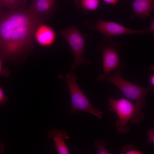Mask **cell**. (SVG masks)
Listing matches in <instances>:
<instances>
[{"mask_svg":"<svg viewBox=\"0 0 154 154\" xmlns=\"http://www.w3.org/2000/svg\"><path fill=\"white\" fill-rule=\"evenodd\" d=\"M122 70L120 68L115 70L112 74L110 76L99 74L97 80L109 82L114 85L127 98L135 101V104L140 109L146 107V96L150 91L154 89V86L143 87L126 80L121 75Z\"/></svg>","mask_w":154,"mask_h":154,"instance_id":"3957f363","label":"cell"},{"mask_svg":"<svg viewBox=\"0 0 154 154\" xmlns=\"http://www.w3.org/2000/svg\"><path fill=\"white\" fill-rule=\"evenodd\" d=\"M60 33L64 38L71 48L74 57V62L70 68L74 70L79 66L85 64H90V60L86 59L84 52L86 43L85 37L74 26L62 30Z\"/></svg>","mask_w":154,"mask_h":154,"instance_id":"8992f818","label":"cell"},{"mask_svg":"<svg viewBox=\"0 0 154 154\" xmlns=\"http://www.w3.org/2000/svg\"><path fill=\"white\" fill-rule=\"evenodd\" d=\"M107 142L105 140L98 139L95 140L94 143L95 146L97 148L98 153L99 154H109V152L105 147Z\"/></svg>","mask_w":154,"mask_h":154,"instance_id":"5bb4252c","label":"cell"},{"mask_svg":"<svg viewBox=\"0 0 154 154\" xmlns=\"http://www.w3.org/2000/svg\"><path fill=\"white\" fill-rule=\"evenodd\" d=\"M27 0H23L22 3H25Z\"/></svg>","mask_w":154,"mask_h":154,"instance_id":"cb8c5ba5","label":"cell"},{"mask_svg":"<svg viewBox=\"0 0 154 154\" xmlns=\"http://www.w3.org/2000/svg\"><path fill=\"white\" fill-rule=\"evenodd\" d=\"M147 141L148 143H154V129L152 128L147 132Z\"/></svg>","mask_w":154,"mask_h":154,"instance_id":"ac0fdd59","label":"cell"},{"mask_svg":"<svg viewBox=\"0 0 154 154\" xmlns=\"http://www.w3.org/2000/svg\"><path fill=\"white\" fill-rule=\"evenodd\" d=\"M104 2L115 6L119 0H102Z\"/></svg>","mask_w":154,"mask_h":154,"instance_id":"d6986e66","label":"cell"},{"mask_svg":"<svg viewBox=\"0 0 154 154\" xmlns=\"http://www.w3.org/2000/svg\"><path fill=\"white\" fill-rule=\"evenodd\" d=\"M56 4V0H33L29 8L35 13L48 18L54 12Z\"/></svg>","mask_w":154,"mask_h":154,"instance_id":"9c48e42d","label":"cell"},{"mask_svg":"<svg viewBox=\"0 0 154 154\" xmlns=\"http://www.w3.org/2000/svg\"><path fill=\"white\" fill-rule=\"evenodd\" d=\"M121 43L114 42L110 37H106L100 43L98 48L103 56L102 67L104 75H106L116 68L122 69L126 64L120 58Z\"/></svg>","mask_w":154,"mask_h":154,"instance_id":"5b68a950","label":"cell"},{"mask_svg":"<svg viewBox=\"0 0 154 154\" xmlns=\"http://www.w3.org/2000/svg\"><path fill=\"white\" fill-rule=\"evenodd\" d=\"M121 154H141V151L137 150L133 144H129L125 146L121 151Z\"/></svg>","mask_w":154,"mask_h":154,"instance_id":"9a60e30c","label":"cell"},{"mask_svg":"<svg viewBox=\"0 0 154 154\" xmlns=\"http://www.w3.org/2000/svg\"><path fill=\"white\" fill-rule=\"evenodd\" d=\"M148 28H149L150 31L151 33V34L152 35H153L154 34V19L153 20L151 25Z\"/></svg>","mask_w":154,"mask_h":154,"instance_id":"ffe728a7","label":"cell"},{"mask_svg":"<svg viewBox=\"0 0 154 154\" xmlns=\"http://www.w3.org/2000/svg\"><path fill=\"white\" fill-rule=\"evenodd\" d=\"M3 60L0 56V75L5 77H9L11 74L10 70L8 68H3L2 66Z\"/></svg>","mask_w":154,"mask_h":154,"instance_id":"2e32d148","label":"cell"},{"mask_svg":"<svg viewBox=\"0 0 154 154\" xmlns=\"http://www.w3.org/2000/svg\"><path fill=\"white\" fill-rule=\"evenodd\" d=\"M76 6L87 11H95L98 7L99 0H75Z\"/></svg>","mask_w":154,"mask_h":154,"instance_id":"7c38bea8","label":"cell"},{"mask_svg":"<svg viewBox=\"0 0 154 154\" xmlns=\"http://www.w3.org/2000/svg\"><path fill=\"white\" fill-rule=\"evenodd\" d=\"M135 17L145 19L153 11L154 0H135L131 4Z\"/></svg>","mask_w":154,"mask_h":154,"instance_id":"8fae6325","label":"cell"},{"mask_svg":"<svg viewBox=\"0 0 154 154\" xmlns=\"http://www.w3.org/2000/svg\"><path fill=\"white\" fill-rule=\"evenodd\" d=\"M5 148L4 144L0 143V154L2 153L4 151Z\"/></svg>","mask_w":154,"mask_h":154,"instance_id":"7402d4cb","label":"cell"},{"mask_svg":"<svg viewBox=\"0 0 154 154\" xmlns=\"http://www.w3.org/2000/svg\"><path fill=\"white\" fill-rule=\"evenodd\" d=\"M9 99V97L5 95L1 88L0 87V105L6 104Z\"/></svg>","mask_w":154,"mask_h":154,"instance_id":"e0dca14e","label":"cell"},{"mask_svg":"<svg viewBox=\"0 0 154 154\" xmlns=\"http://www.w3.org/2000/svg\"><path fill=\"white\" fill-rule=\"evenodd\" d=\"M108 101L109 111L115 112L118 117L115 124L118 132L123 133H128L130 130V127L127 126L129 121L133 124H137L144 118V113L135 104L127 98L115 99L109 98Z\"/></svg>","mask_w":154,"mask_h":154,"instance_id":"7a4b0ae2","label":"cell"},{"mask_svg":"<svg viewBox=\"0 0 154 154\" xmlns=\"http://www.w3.org/2000/svg\"><path fill=\"white\" fill-rule=\"evenodd\" d=\"M5 7L4 6L0 3V13L2 9Z\"/></svg>","mask_w":154,"mask_h":154,"instance_id":"603a6c76","label":"cell"},{"mask_svg":"<svg viewBox=\"0 0 154 154\" xmlns=\"http://www.w3.org/2000/svg\"><path fill=\"white\" fill-rule=\"evenodd\" d=\"M88 27L102 34L106 37L127 34L146 35L151 33L148 27L145 29H132L113 21H98L95 25L87 24Z\"/></svg>","mask_w":154,"mask_h":154,"instance_id":"52a82bcc","label":"cell"},{"mask_svg":"<svg viewBox=\"0 0 154 154\" xmlns=\"http://www.w3.org/2000/svg\"><path fill=\"white\" fill-rule=\"evenodd\" d=\"M49 138L53 139L58 153L59 154H69L70 152L68 148L64 141L70 138L67 132L65 131L58 130L54 128L48 133Z\"/></svg>","mask_w":154,"mask_h":154,"instance_id":"30bf717a","label":"cell"},{"mask_svg":"<svg viewBox=\"0 0 154 154\" xmlns=\"http://www.w3.org/2000/svg\"><path fill=\"white\" fill-rule=\"evenodd\" d=\"M23 0H0V3L10 10L17 9L22 3Z\"/></svg>","mask_w":154,"mask_h":154,"instance_id":"4fadbf2b","label":"cell"},{"mask_svg":"<svg viewBox=\"0 0 154 154\" xmlns=\"http://www.w3.org/2000/svg\"><path fill=\"white\" fill-rule=\"evenodd\" d=\"M24 4L0 13V56L3 61L18 62L30 52L37 28L48 19Z\"/></svg>","mask_w":154,"mask_h":154,"instance_id":"6da1fadb","label":"cell"},{"mask_svg":"<svg viewBox=\"0 0 154 154\" xmlns=\"http://www.w3.org/2000/svg\"><path fill=\"white\" fill-rule=\"evenodd\" d=\"M58 78L64 80L68 88L70 94L72 106L70 113L73 114L76 112H85L94 115L100 120L102 118L103 112L93 107L89 100L78 86L77 80L78 76L72 72H68L65 74H60Z\"/></svg>","mask_w":154,"mask_h":154,"instance_id":"277c9868","label":"cell"},{"mask_svg":"<svg viewBox=\"0 0 154 154\" xmlns=\"http://www.w3.org/2000/svg\"><path fill=\"white\" fill-rule=\"evenodd\" d=\"M150 82L151 86H154V74H153L150 77Z\"/></svg>","mask_w":154,"mask_h":154,"instance_id":"44dd1931","label":"cell"},{"mask_svg":"<svg viewBox=\"0 0 154 154\" xmlns=\"http://www.w3.org/2000/svg\"><path fill=\"white\" fill-rule=\"evenodd\" d=\"M56 35L54 31L49 26L43 24L37 28L35 34V39L40 45L48 46L55 42Z\"/></svg>","mask_w":154,"mask_h":154,"instance_id":"ba28073f","label":"cell"}]
</instances>
